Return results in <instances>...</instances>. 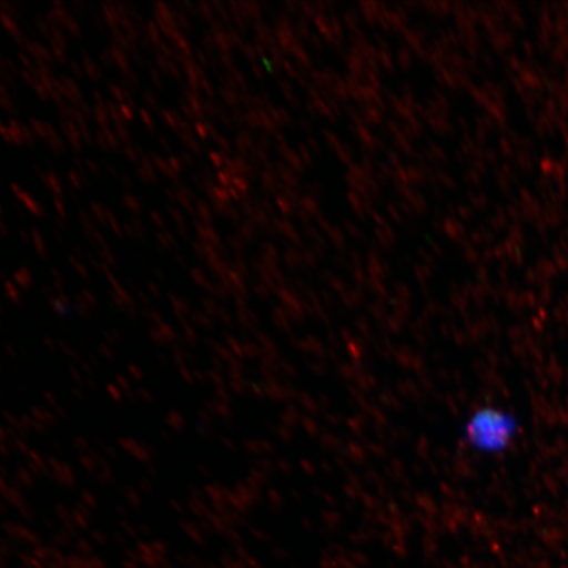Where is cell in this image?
Wrapping results in <instances>:
<instances>
[{"instance_id": "6da1fadb", "label": "cell", "mask_w": 568, "mask_h": 568, "mask_svg": "<svg viewBox=\"0 0 568 568\" xmlns=\"http://www.w3.org/2000/svg\"><path fill=\"white\" fill-rule=\"evenodd\" d=\"M510 423L500 412L480 409L468 418L465 436L475 449L480 452L499 450L508 442Z\"/></svg>"}]
</instances>
